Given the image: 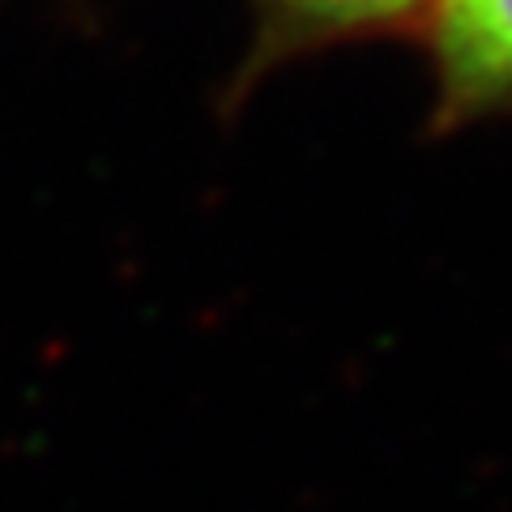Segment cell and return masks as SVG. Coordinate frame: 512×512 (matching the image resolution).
Returning <instances> with one entry per match:
<instances>
[{"mask_svg": "<svg viewBox=\"0 0 512 512\" xmlns=\"http://www.w3.org/2000/svg\"><path fill=\"white\" fill-rule=\"evenodd\" d=\"M436 128L512 116V0H436Z\"/></svg>", "mask_w": 512, "mask_h": 512, "instance_id": "cell-1", "label": "cell"}, {"mask_svg": "<svg viewBox=\"0 0 512 512\" xmlns=\"http://www.w3.org/2000/svg\"><path fill=\"white\" fill-rule=\"evenodd\" d=\"M419 5L423 0H256L261 30H256V52L248 60V73H261L265 64L333 39L389 30L410 18Z\"/></svg>", "mask_w": 512, "mask_h": 512, "instance_id": "cell-2", "label": "cell"}]
</instances>
